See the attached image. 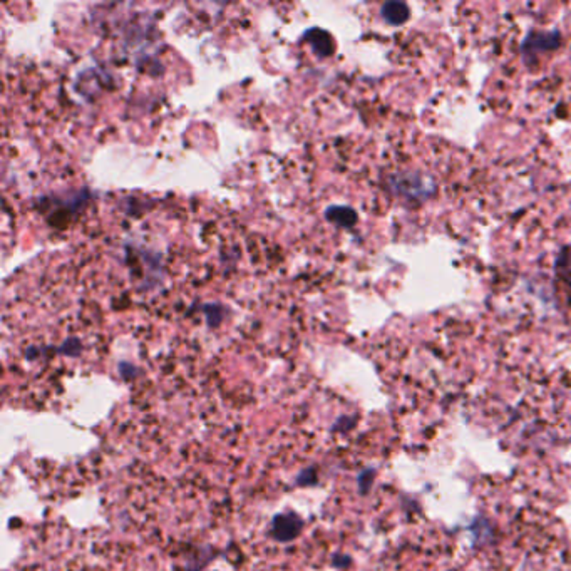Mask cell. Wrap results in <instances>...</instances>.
<instances>
[{"instance_id": "6da1fadb", "label": "cell", "mask_w": 571, "mask_h": 571, "mask_svg": "<svg viewBox=\"0 0 571 571\" xmlns=\"http://www.w3.org/2000/svg\"><path fill=\"white\" fill-rule=\"evenodd\" d=\"M561 37L560 31H529L526 35H524L523 44H521V55L524 64L528 67L536 66L538 60L543 54H550L555 52L556 49H560Z\"/></svg>"}, {"instance_id": "7a4b0ae2", "label": "cell", "mask_w": 571, "mask_h": 571, "mask_svg": "<svg viewBox=\"0 0 571 571\" xmlns=\"http://www.w3.org/2000/svg\"><path fill=\"white\" fill-rule=\"evenodd\" d=\"M391 189L397 196L407 199H426L436 192V187L421 174H396L391 178Z\"/></svg>"}, {"instance_id": "3957f363", "label": "cell", "mask_w": 571, "mask_h": 571, "mask_svg": "<svg viewBox=\"0 0 571 571\" xmlns=\"http://www.w3.org/2000/svg\"><path fill=\"white\" fill-rule=\"evenodd\" d=\"M304 529V519L296 513H282L273 518L270 535L278 543H290L300 536Z\"/></svg>"}, {"instance_id": "277c9868", "label": "cell", "mask_w": 571, "mask_h": 571, "mask_svg": "<svg viewBox=\"0 0 571 571\" xmlns=\"http://www.w3.org/2000/svg\"><path fill=\"white\" fill-rule=\"evenodd\" d=\"M305 39H307V43L312 45L315 52L322 55V57H328V55H332L333 50H336V44H333L332 35L322 29H317V27H315V29H310L307 34H305Z\"/></svg>"}, {"instance_id": "5b68a950", "label": "cell", "mask_w": 571, "mask_h": 571, "mask_svg": "<svg viewBox=\"0 0 571 571\" xmlns=\"http://www.w3.org/2000/svg\"><path fill=\"white\" fill-rule=\"evenodd\" d=\"M380 13H382V18L387 24L402 26L409 18L411 11L407 4L399 2V0H391V2L384 4L382 9H380Z\"/></svg>"}, {"instance_id": "8992f818", "label": "cell", "mask_w": 571, "mask_h": 571, "mask_svg": "<svg viewBox=\"0 0 571 571\" xmlns=\"http://www.w3.org/2000/svg\"><path fill=\"white\" fill-rule=\"evenodd\" d=\"M325 216L328 221L336 223L337 226H343V228H352L359 220L357 213L349 206H331L325 211Z\"/></svg>"}, {"instance_id": "52a82bcc", "label": "cell", "mask_w": 571, "mask_h": 571, "mask_svg": "<svg viewBox=\"0 0 571 571\" xmlns=\"http://www.w3.org/2000/svg\"><path fill=\"white\" fill-rule=\"evenodd\" d=\"M555 270L558 278H561L565 283L571 287V247H566L560 252L558 258H556Z\"/></svg>"}, {"instance_id": "ba28073f", "label": "cell", "mask_w": 571, "mask_h": 571, "mask_svg": "<svg viewBox=\"0 0 571 571\" xmlns=\"http://www.w3.org/2000/svg\"><path fill=\"white\" fill-rule=\"evenodd\" d=\"M318 482V477H317V469L314 466L310 467H305L304 471H300V475L296 476V486H315Z\"/></svg>"}, {"instance_id": "9c48e42d", "label": "cell", "mask_w": 571, "mask_h": 571, "mask_svg": "<svg viewBox=\"0 0 571 571\" xmlns=\"http://www.w3.org/2000/svg\"><path fill=\"white\" fill-rule=\"evenodd\" d=\"M352 426H354V421L349 419V417H340V419L336 422V426L332 427V431H337V433H345V431L350 429Z\"/></svg>"}, {"instance_id": "30bf717a", "label": "cell", "mask_w": 571, "mask_h": 571, "mask_svg": "<svg viewBox=\"0 0 571 571\" xmlns=\"http://www.w3.org/2000/svg\"><path fill=\"white\" fill-rule=\"evenodd\" d=\"M121 374H123L124 379H133L134 377V367L133 365H128V364H123L121 365Z\"/></svg>"}, {"instance_id": "8fae6325", "label": "cell", "mask_w": 571, "mask_h": 571, "mask_svg": "<svg viewBox=\"0 0 571 571\" xmlns=\"http://www.w3.org/2000/svg\"><path fill=\"white\" fill-rule=\"evenodd\" d=\"M349 563H350V560L345 558V556H342V555H337L336 558H333V565H336L337 568H345Z\"/></svg>"}]
</instances>
